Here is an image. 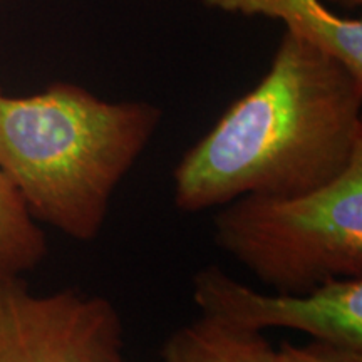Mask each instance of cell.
<instances>
[{"label": "cell", "instance_id": "cell-11", "mask_svg": "<svg viewBox=\"0 0 362 362\" xmlns=\"http://www.w3.org/2000/svg\"><path fill=\"white\" fill-rule=\"evenodd\" d=\"M4 2V0H0V4H2Z\"/></svg>", "mask_w": 362, "mask_h": 362}, {"label": "cell", "instance_id": "cell-1", "mask_svg": "<svg viewBox=\"0 0 362 362\" xmlns=\"http://www.w3.org/2000/svg\"><path fill=\"white\" fill-rule=\"evenodd\" d=\"M362 149V79L285 33L269 71L173 170V200L202 214L243 194L305 193Z\"/></svg>", "mask_w": 362, "mask_h": 362}, {"label": "cell", "instance_id": "cell-10", "mask_svg": "<svg viewBox=\"0 0 362 362\" xmlns=\"http://www.w3.org/2000/svg\"><path fill=\"white\" fill-rule=\"evenodd\" d=\"M339 2H342V4H346V6H361V2L362 0H339Z\"/></svg>", "mask_w": 362, "mask_h": 362}, {"label": "cell", "instance_id": "cell-6", "mask_svg": "<svg viewBox=\"0 0 362 362\" xmlns=\"http://www.w3.org/2000/svg\"><path fill=\"white\" fill-rule=\"evenodd\" d=\"M208 7L240 16L282 21L288 33L337 59L362 79V22L344 19L319 0H205Z\"/></svg>", "mask_w": 362, "mask_h": 362}, {"label": "cell", "instance_id": "cell-5", "mask_svg": "<svg viewBox=\"0 0 362 362\" xmlns=\"http://www.w3.org/2000/svg\"><path fill=\"white\" fill-rule=\"evenodd\" d=\"M192 296L200 315L233 327L297 330L362 351V279H332L309 293H265L208 265L193 275Z\"/></svg>", "mask_w": 362, "mask_h": 362}, {"label": "cell", "instance_id": "cell-4", "mask_svg": "<svg viewBox=\"0 0 362 362\" xmlns=\"http://www.w3.org/2000/svg\"><path fill=\"white\" fill-rule=\"evenodd\" d=\"M0 362H126L123 319L107 297L0 279Z\"/></svg>", "mask_w": 362, "mask_h": 362}, {"label": "cell", "instance_id": "cell-8", "mask_svg": "<svg viewBox=\"0 0 362 362\" xmlns=\"http://www.w3.org/2000/svg\"><path fill=\"white\" fill-rule=\"evenodd\" d=\"M47 238L8 180L0 173V279L22 277L45 257Z\"/></svg>", "mask_w": 362, "mask_h": 362}, {"label": "cell", "instance_id": "cell-9", "mask_svg": "<svg viewBox=\"0 0 362 362\" xmlns=\"http://www.w3.org/2000/svg\"><path fill=\"white\" fill-rule=\"evenodd\" d=\"M277 362H362V351L314 339L304 346L282 342L277 349Z\"/></svg>", "mask_w": 362, "mask_h": 362}, {"label": "cell", "instance_id": "cell-3", "mask_svg": "<svg viewBox=\"0 0 362 362\" xmlns=\"http://www.w3.org/2000/svg\"><path fill=\"white\" fill-rule=\"evenodd\" d=\"M214 238L280 293L362 279V149L336 180L310 192L243 194L218 206Z\"/></svg>", "mask_w": 362, "mask_h": 362}, {"label": "cell", "instance_id": "cell-7", "mask_svg": "<svg viewBox=\"0 0 362 362\" xmlns=\"http://www.w3.org/2000/svg\"><path fill=\"white\" fill-rule=\"evenodd\" d=\"M161 362H277V349L262 332L200 315L166 339Z\"/></svg>", "mask_w": 362, "mask_h": 362}, {"label": "cell", "instance_id": "cell-2", "mask_svg": "<svg viewBox=\"0 0 362 362\" xmlns=\"http://www.w3.org/2000/svg\"><path fill=\"white\" fill-rule=\"evenodd\" d=\"M161 119L156 104L106 101L74 83L33 96L0 88V173L35 221L93 242Z\"/></svg>", "mask_w": 362, "mask_h": 362}]
</instances>
